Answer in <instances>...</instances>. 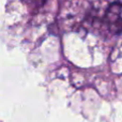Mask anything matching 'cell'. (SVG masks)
<instances>
[{
  "mask_svg": "<svg viewBox=\"0 0 122 122\" xmlns=\"http://www.w3.org/2000/svg\"><path fill=\"white\" fill-rule=\"evenodd\" d=\"M105 19L112 31H122V3L120 2L112 3L107 9Z\"/></svg>",
  "mask_w": 122,
  "mask_h": 122,
  "instance_id": "obj_1",
  "label": "cell"
}]
</instances>
